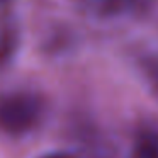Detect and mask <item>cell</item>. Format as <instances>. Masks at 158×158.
<instances>
[{"instance_id":"cell-1","label":"cell","mask_w":158,"mask_h":158,"mask_svg":"<svg viewBox=\"0 0 158 158\" xmlns=\"http://www.w3.org/2000/svg\"><path fill=\"white\" fill-rule=\"evenodd\" d=\"M44 100L31 90H15L0 95V133L24 136L43 121Z\"/></svg>"},{"instance_id":"cell-2","label":"cell","mask_w":158,"mask_h":158,"mask_svg":"<svg viewBox=\"0 0 158 158\" xmlns=\"http://www.w3.org/2000/svg\"><path fill=\"white\" fill-rule=\"evenodd\" d=\"M131 158H158V129L143 127L136 134L131 148Z\"/></svg>"},{"instance_id":"cell-3","label":"cell","mask_w":158,"mask_h":158,"mask_svg":"<svg viewBox=\"0 0 158 158\" xmlns=\"http://www.w3.org/2000/svg\"><path fill=\"white\" fill-rule=\"evenodd\" d=\"M19 32L12 22H4L0 26V70L5 68L17 53Z\"/></svg>"},{"instance_id":"cell-4","label":"cell","mask_w":158,"mask_h":158,"mask_svg":"<svg viewBox=\"0 0 158 158\" xmlns=\"http://www.w3.org/2000/svg\"><path fill=\"white\" fill-rule=\"evenodd\" d=\"M141 72L151 90L158 95V56H144L141 60Z\"/></svg>"},{"instance_id":"cell-5","label":"cell","mask_w":158,"mask_h":158,"mask_svg":"<svg viewBox=\"0 0 158 158\" xmlns=\"http://www.w3.org/2000/svg\"><path fill=\"white\" fill-rule=\"evenodd\" d=\"M44 158H73V156L68 153H55V155H49V156H44Z\"/></svg>"},{"instance_id":"cell-6","label":"cell","mask_w":158,"mask_h":158,"mask_svg":"<svg viewBox=\"0 0 158 158\" xmlns=\"http://www.w3.org/2000/svg\"><path fill=\"white\" fill-rule=\"evenodd\" d=\"M5 2H7V0H0V5H4Z\"/></svg>"}]
</instances>
